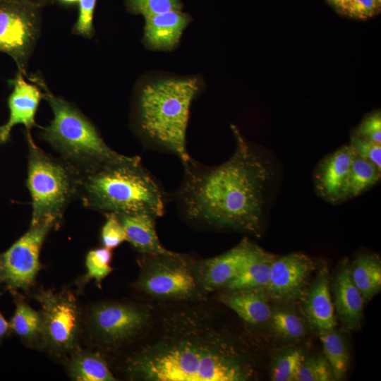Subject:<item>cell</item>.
Returning a JSON list of instances; mask_svg holds the SVG:
<instances>
[{
	"label": "cell",
	"mask_w": 381,
	"mask_h": 381,
	"mask_svg": "<svg viewBox=\"0 0 381 381\" xmlns=\"http://www.w3.org/2000/svg\"><path fill=\"white\" fill-rule=\"evenodd\" d=\"M50 222L30 225L29 230L0 255V281L12 291H28L40 270V253L52 229Z\"/></svg>",
	"instance_id": "obj_11"
},
{
	"label": "cell",
	"mask_w": 381,
	"mask_h": 381,
	"mask_svg": "<svg viewBox=\"0 0 381 381\" xmlns=\"http://www.w3.org/2000/svg\"><path fill=\"white\" fill-rule=\"evenodd\" d=\"M269 296L265 289L229 291L219 301L232 310L243 321L259 325L270 320L272 310Z\"/></svg>",
	"instance_id": "obj_20"
},
{
	"label": "cell",
	"mask_w": 381,
	"mask_h": 381,
	"mask_svg": "<svg viewBox=\"0 0 381 381\" xmlns=\"http://www.w3.org/2000/svg\"><path fill=\"white\" fill-rule=\"evenodd\" d=\"M351 272L352 280L364 301L378 293L381 287V264L377 255L365 254L358 256Z\"/></svg>",
	"instance_id": "obj_23"
},
{
	"label": "cell",
	"mask_w": 381,
	"mask_h": 381,
	"mask_svg": "<svg viewBox=\"0 0 381 381\" xmlns=\"http://www.w3.org/2000/svg\"><path fill=\"white\" fill-rule=\"evenodd\" d=\"M380 176L381 171L353 151L344 188V200L360 195L375 185L380 179Z\"/></svg>",
	"instance_id": "obj_25"
},
{
	"label": "cell",
	"mask_w": 381,
	"mask_h": 381,
	"mask_svg": "<svg viewBox=\"0 0 381 381\" xmlns=\"http://www.w3.org/2000/svg\"><path fill=\"white\" fill-rule=\"evenodd\" d=\"M28 145L27 186L32 200L30 225L50 222L58 226L70 202L78 196L80 174L64 160L39 147L26 131Z\"/></svg>",
	"instance_id": "obj_6"
},
{
	"label": "cell",
	"mask_w": 381,
	"mask_h": 381,
	"mask_svg": "<svg viewBox=\"0 0 381 381\" xmlns=\"http://www.w3.org/2000/svg\"><path fill=\"white\" fill-rule=\"evenodd\" d=\"M253 244L244 239L237 246L214 258L198 261V276L207 294L225 287L248 261Z\"/></svg>",
	"instance_id": "obj_14"
},
{
	"label": "cell",
	"mask_w": 381,
	"mask_h": 381,
	"mask_svg": "<svg viewBox=\"0 0 381 381\" xmlns=\"http://www.w3.org/2000/svg\"><path fill=\"white\" fill-rule=\"evenodd\" d=\"M380 6L375 0H351L345 15L353 18L367 19L378 13Z\"/></svg>",
	"instance_id": "obj_36"
},
{
	"label": "cell",
	"mask_w": 381,
	"mask_h": 381,
	"mask_svg": "<svg viewBox=\"0 0 381 381\" xmlns=\"http://www.w3.org/2000/svg\"><path fill=\"white\" fill-rule=\"evenodd\" d=\"M26 77L42 90L54 116L41 128V138L80 174L130 158L111 149L91 121L75 105L53 94L40 75Z\"/></svg>",
	"instance_id": "obj_4"
},
{
	"label": "cell",
	"mask_w": 381,
	"mask_h": 381,
	"mask_svg": "<svg viewBox=\"0 0 381 381\" xmlns=\"http://www.w3.org/2000/svg\"><path fill=\"white\" fill-rule=\"evenodd\" d=\"M180 307L165 313L150 340L126 361L131 380L243 381L253 376L247 353L209 308Z\"/></svg>",
	"instance_id": "obj_1"
},
{
	"label": "cell",
	"mask_w": 381,
	"mask_h": 381,
	"mask_svg": "<svg viewBox=\"0 0 381 381\" xmlns=\"http://www.w3.org/2000/svg\"><path fill=\"white\" fill-rule=\"evenodd\" d=\"M304 312L311 326L320 334L334 329L337 320L329 289L327 267L320 268L315 278L306 290Z\"/></svg>",
	"instance_id": "obj_17"
},
{
	"label": "cell",
	"mask_w": 381,
	"mask_h": 381,
	"mask_svg": "<svg viewBox=\"0 0 381 381\" xmlns=\"http://www.w3.org/2000/svg\"><path fill=\"white\" fill-rule=\"evenodd\" d=\"M32 4L43 8L55 2L54 0H23Z\"/></svg>",
	"instance_id": "obj_39"
},
{
	"label": "cell",
	"mask_w": 381,
	"mask_h": 381,
	"mask_svg": "<svg viewBox=\"0 0 381 381\" xmlns=\"http://www.w3.org/2000/svg\"><path fill=\"white\" fill-rule=\"evenodd\" d=\"M275 258L253 244L250 258L241 271L225 286L229 291L266 289Z\"/></svg>",
	"instance_id": "obj_21"
},
{
	"label": "cell",
	"mask_w": 381,
	"mask_h": 381,
	"mask_svg": "<svg viewBox=\"0 0 381 381\" xmlns=\"http://www.w3.org/2000/svg\"><path fill=\"white\" fill-rule=\"evenodd\" d=\"M154 323L150 306L129 303H102L93 307L90 316L91 332L104 348L121 347L150 329Z\"/></svg>",
	"instance_id": "obj_8"
},
{
	"label": "cell",
	"mask_w": 381,
	"mask_h": 381,
	"mask_svg": "<svg viewBox=\"0 0 381 381\" xmlns=\"http://www.w3.org/2000/svg\"><path fill=\"white\" fill-rule=\"evenodd\" d=\"M198 261L172 252L142 254L135 287L148 298L160 302H201L207 294L200 283Z\"/></svg>",
	"instance_id": "obj_7"
},
{
	"label": "cell",
	"mask_w": 381,
	"mask_h": 381,
	"mask_svg": "<svg viewBox=\"0 0 381 381\" xmlns=\"http://www.w3.org/2000/svg\"><path fill=\"white\" fill-rule=\"evenodd\" d=\"M334 9L344 14L351 0H327Z\"/></svg>",
	"instance_id": "obj_37"
},
{
	"label": "cell",
	"mask_w": 381,
	"mask_h": 381,
	"mask_svg": "<svg viewBox=\"0 0 381 381\" xmlns=\"http://www.w3.org/2000/svg\"><path fill=\"white\" fill-rule=\"evenodd\" d=\"M11 329L25 343L34 344L42 342V317L28 304L23 301L16 303L14 314L9 322Z\"/></svg>",
	"instance_id": "obj_26"
},
{
	"label": "cell",
	"mask_w": 381,
	"mask_h": 381,
	"mask_svg": "<svg viewBox=\"0 0 381 381\" xmlns=\"http://www.w3.org/2000/svg\"><path fill=\"white\" fill-rule=\"evenodd\" d=\"M375 1L377 4V5L381 7V0H375Z\"/></svg>",
	"instance_id": "obj_41"
},
{
	"label": "cell",
	"mask_w": 381,
	"mask_h": 381,
	"mask_svg": "<svg viewBox=\"0 0 381 381\" xmlns=\"http://www.w3.org/2000/svg\"><path fill=\"white\" fill-rule=\"evenodd\" d=\"M11 83L13 90L8 99L9 117L0 126V143L9 139L12 128L18 124L23 125L28 132L37 126L35 115L40 101L44 99L40 87L34 83L27 82L20 71Z\"/></svg>",
	"instance_id": "obj_13"
},
{
	"label": "cell",
	"mask_w": 381,
	"mask_h": 381,
	"mask_svg": "<svg viewBox=\"0 0 381 381\" xmlns=\"http://www.w3.org/2000/svg\"><path fill=\"white\" fill-rule=\"evenodd\" d=\"M78 196L87 208L106 212L164 214L162 192L138 156L80 174Z\"/></svg>",
	"instance_id": "obj_3"
},
{
	"label": "cell",
	"mask_w": 381,
	"mask_h": 381,
	"mask_svg": "<svg viewBox=\"0 0 381 381\" xmlns=\"http://www.w3.org/2000/svg\"><path fill=\"white\" fill-rule=\"evenodd\" d=\"M11 329L9 323L0 312V339L4 338Z\"/></svg>",
	"instance_id": "obj_38"
},
{
	"label": "cell",
	"mask_w": 381,
	"mask_h": 381,
	"mask_svg": "<svg viewBox=\"0 0 381 381\" xmlns=\"http://www.w3.org/2000/svg\"><path fill=\"white\" fill-rule=\"evenodd\" d=\"M270 320L275 333L284 338L298 339L306 334V329L303 321L290 310L280 309L272 311Z\"/></svg>",
	"instance_id": "obj_28"
},
{
	"label": "cell",
	"mask_w": 381,
	"mask_h": 381,
	"mask_svg": "<svg viewBox=\"0 0 381 381\" xmlns=\"http://www.w3.org/2000/svg\"><path fill=\"white\" fill-rule=\"evenodd\" d=\"M351 267L344 261L339 267L332 284L334 308L344 329L361 327L363 298L351 278Z\"/></svg>",
	"instance_id": "obj_16"
},
{
	"label": "cell",
	"mask_w": 381,
	"mask_h": 381,
	"mask_svg": "<svg viewBox=\"0 0 381 381\" xmlns=\"http://www.w3.org/2000/svg\"><path fill=\"white\" fill-rule=\"evenodd\" d=\"M190 16L181 11H171L145 18L144 40L151 48L169 50L179 42Z\"/></svg>",
	"instance_id": "obj_18"
},
{
	"label": "cell",
	"mask_w": 381,
	"mask_h": 381,
	"mask_svg": "<svg viewBox=\"0 0 381 381\" xmlns=\"http://www.w3.org/2000/svg\"><path fill=\"white\" fill-rule=\"evenodd\" d=\"M232 130L236 139L232 156L213 168L196 169L190 164L179 195L188 218L257 234L270 171L237 128Z\"/></svg>",
	"instance_id": "obj_2"
},
{
	"label": "cell",
	"mask_w": 381,
	"mask_h": 381,
	"mask_svg": "<svg viewBox=\"0 0 381 381\" xmlns=\"http://www.w3.org/2000/svg\"><path fill=\"white\" fill-rule=\"evenodd\" d=\"M111 259V250L104 246L90 250L85 258V280L87 282L93 279L100 286L102 280L112 271Z\"/></svg>",
	"instance_id": "obj_29"
},
{
	"label": "cell",
	"mask_w": 381,
	"mask_h": 381,
	"mask_svg": "<svg viewBox=\"0 0 381 381\" xmlns=\"http://www.w3.org/2000/svg\"><path fill=\"white\" fill-rule=\"evenodd\" d=\"M310 258L301 253H292L275 258L272 262L269 284L265 289L269 297L279 302H288L302 297L309 277L315 269Z\"/></svg>",
	"instance_id": "obj_12"
},
{
	"label": "cell",
	"mask_w": 381,
	"mask_h": 381,
	"mask_svg": "<svg viewBox=\"0 0 381 381\" xmlns=\"http://www.w3.org/2000/svg\"><path fill=\"white\" fill-rule=\"evenodd\" d=\"M349 145L355 153L373 164L381 171V144L353 135L351 137Z\"/></svg>",
	"instance_id": "obj_34"
},
{
	"label": "cell",
	"mask_w": 381,
	"mask_h": 381,
	"mask_svg": "<svg viewBox=\"0 0 381 381\" xmlns=\"http://www.w3.org/2000/svg\"><path fill=\"white\" fill-rule=\"evenodd\" d=\"M55 2L57 1L60 4L66 6H71L75 4H78L79 0H54Z\"/></svg>",
	"instance_id": "obj_40"
},
{
	"label": "cell",
	"mask_w": 381,
	"mask_h": 381,
	"mask_svg": "<svg viewBox=\"0 0 381 381\" xmlns=\"http://www.w3.org/2000/svg\"><path fill=\"white\" fill-rule=\"evenodd\" d=\"M36 298L41 308L42 343L56 354L73 351L81 322L75 296L66 291L42 290Z\"/></svg>",
	"instance_id": "obj_10"
},
{
	"label": "cell",
	"mask_w": 381,
	"mask_h": 381,
	"mask_svg": "<svg viewBox=\"0 0 381 381\" xmlns=\"http://www.w3.org/2000/svg\"><path fill=\"white\" fill-rule=\"evenodd\" d=\"M356 135L381 144V114L380 111L365 116L356 131Z\"/></svg>",
	"instance_id": "obj_35"
},
{
	"label": "cell",
	"mask_w": 381,
	"mask_h": 381,
	"mask_svg": "<svg viewBox=\"0 0 381 381\" xmlns=\"http://www.w3.org/2000/svg\"><path fill=\"white\" fill-rule=\"evenodd\" d=\"M68 363V372L71 378L78 381H114L106 361L99 353L86 351H73Z\"/></svg>",
	"instance_id": "obj_22"
},
{
	"label": "cell",
	"mask_w": 381,
	"mask_h": 381,
	"mask_svg": "<svg viewBox=\"0 0 381 381\" xmlns=\"http://www.w3.org/2000/svg\"><path fill=\"white\" fill-rule=\"evenodd\" d=\"M320 338L334 380L344 379L349 363V349L344 336L340 332L333 329L320 334Z\"/></svg>",
	"instance_id": "obj_24"
},
{
	"label": "cell",
	"mask_w": 381,
	"mask_h": 381,
	"mask_svg": "<svg viewBox=\"0 0 381 381\" xmlns=\"http://www.w3.org/2000/svg\"><path fill=\"white\" fill-rule=\"evenodd\" d=\"M96 1L97 0H79L78 16L73 32L87 38L93 35V18Z\"/></svg>",
	"instance_id": "obj_33"
},
{
	"label": "cell",
	"mask_w": 381,
	"mask_h": 381,
	"mask_svg": "<svg viewBox=\"0 0 381 381\" xmlns=\"http://www.w3.org/2000/svg\"><path fill=\"white\" fill-rule=\"evenodd\" d=\"M305 358L303 351L299 348L282 350L274 359L272 380L295 381L296 373Z\"/></svg>",
	"instance_id": "obj_27"
},
{
	"label": "cell",
	"mask_w": 381,
	"mask_h": 381,
	"mask_svg": "<svg viewBox=\"0 0 381 381\" xmlns=\"http://www.w3.org/2000/svg\"><path fill=\"white\" fill-rule=\"evenodd\" d=\"M353 157L351 146L344 145L319 162L314 174V182L320 197L332 203L344 200V188Z\"/></svg>",
	"instance_id": "obj_15"
},
{
	"label": "cell",
	"mask_w": 381,
	"mask_h": 381,
	"mask_svg": "<svg viewBox=\"0 0 381 381\" xmlns=\"http://www.w3.org/2000/svg\"><path fill=\"white\" fill-rule=\"evenodd\" d=\"M105 216L101 229V241L104 247L112 250L126 241V235L116 213L106 212Z\"/></svg>",
	"instance_id": "obj_32"
},
{
	"label": "cell",
	"mask_w": 381,
	"mask_h": 381,
	"mask_svg": "<svg viewBox=\"0 0 381 381\" xmlns=\"http://www.w3.org/2000/svg\"><path fill=\"white\" fill-rule=\"evenodd\" d=\"M128 9L144 18L171 11H181L180 0H126Z\"/></svg>",
	"instance_id": "obj_31"
},
{
	"label": "cell",
	"mask_w": 381,
	"mask_h": 381,
	"mask_svg": "<svg viewBox=\"0 0 381 381\" xmlns=\"http://www.w3.org/2000/svg\"><path fill=\"white\" fill-rule=\"evenodd\" d=\"M124 228L126 241L141 254H169L159 241L153 214L145 212L117 214Z\"/></svg>",
	"instance_id": "obj_19"
},
{
	"label": "cell",
	"mask_w": 381,
	"mask_h": 381,
	"mask_svg": "<svg viewBox=\"0 0 381 381\" xmlns=\"http://www.w3.org/2000/svg\"><path fill=\"white\" fill-rule=\"evenodd\" d=\"M42 8L23 0H0V52L9 55L24 76L40 37Z\"/></svg>",
	"instance_id": "obj_9"
},
{
	"label": "cell",
	"mask_w": 381,
	"mask_h": 381,
	"mask_svg": "<svg viewBox=\"0 0 381 381\" xmlns=\"http://www.w3.org/2000/svg\"><path fill=\"white\" fill-rule=\"evenodd\" d=\"M198 90L196 78L165 80L147 85L139 99L143 133L174 153L185 167L193 162L186 147V133L190 104Z\"/></svg>",
	"instance_id": "obj_5"
},
{
	"label": "cell",
	"mask_w": 381,
	"mask_h": 381,
	"mask_svg": "<svg viewBox=\"0 0 381 381\" xmlns=\"http://www.w3.org/2000/svg\"><path fill=\"white\" fill-rule=\"evenodd\" d=\"M334 380L331 368L325 356L306 358L301 363L295 381Z\"/></svg>",
	"instance_id": "obj_30"
}]
</instances>
